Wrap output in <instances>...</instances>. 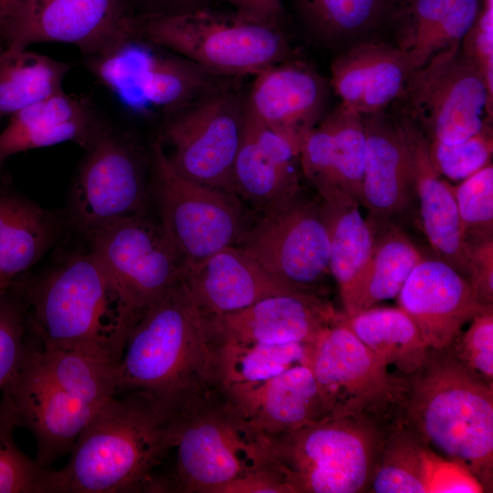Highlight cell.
<instances>
[{"label":"cell","instance_id":"obj_35","mask_svg":"<svg viewBox=\"0 0 493 493\" xmlns=\"http://www.w3.org/2000/svg\"><path fill=\"white\" fill-rule=\"evenodd\" d=\"M435 454L401 414L387 433L367 492L427 493Z\"/></svg>","mask_w":493,"mask_h":493},{"label":"cell","instance_id":"obj_37","mask_svg":"<svg viewBox=\"0 0 493 493\" xmlns=\"http://www.w3.org/2000/svg\"><path fill=\"white\" fill-rule=\"evenodd\" d=\"M404 0H295L309 27L330 41L352 40L392 25Z\"/></svg>","mask_w":493,"mask_h":493},{"label":"cell","instance_id":"obj_50","mask_svg":"<svg viewBox=\"0 0 493 493\" xmlns=\"http://www.w3.org/2000/svg\"><path fill=\"white\" fill-rule=\"evenodd\" d=\"M4 49V47H0V52Z\"/></svg>","mask_w":493,"mask_h":493},{"label":"cell","instance_id":"obj_46","mask_svg":"<svg viewBox=\"0 0 493 493\" xmlns=\"http://www.w3.org/2000/svg\"><path fill=\"white\" fill-rule=\"evenodd\" d=\"M219 493H296V490L276 464L243 475L224 486Z\"/></svg>","mask_w":493,"mask_h":493},{"label":"cell","instance_id":"obj_43","mask_svg":"<svg viewBox=\"0 0 493 493\" xmlns=\"http://www.w3.org/2000/svg\"><path fill=\"white\" fill-rule=\"evenodd\" d=\"M463 53L477 67L493 97V1L484 0L482 10L461 42Z\"/></svg>","mask_w":493,"mask_h":493},{"label":"cell","instance_id":"obj_16","mask_svg":"<svg viewBox=\"0 0 493 493\" xmlns=\"http://www.w3.org/2000/svg\"><path fill=\"white\" fill-rule=\"evenodd\" d=\"M136 36L124 0H23L2 37L4 49L65 43L90 58Z\"/></svg>","mask_w":493,"mask_h":493},{"label":"cell","instance_id":"obj_8","mask_svg":"<svg viewBox=\"0 0 493 493\" xmlns=\"http://www.w3.org/2000/svg\"><path fill=\"white\" fill-rule=\"evenodd\" d=\"M148 163L152 206L185 267L239 243L249 223L236 194L180 175L159 138Z\"/></svg>","mask_w":493,"mask_h":493},{"label":"cell","instance_id":"obj_15","mask_svg":"<svg viewBox=\"0 0 493 493\" xmlns=\"http://www.w3.org/2000/svg\"><path fill=\"white\" fill-rule=\"evenodd\" d=\"M135 36L87 58L93 77L130 109L172 113L215 87L213 73L178 56L166 55Z\"/></svg>","mask_w":493,"mask_h":493},{"label":"cell","instance_id":"obj_14","mask_svg":"<svg viewBox=\"0 0 493 493\" xmlns=\"http://www.w3.org/2000/svg\"><path fill=\"white\" fill-rule=\"evenodd\" d=\"M297 291L323 296L330 273V238L322 200L301 190L249 225L236 245Z\"/></svg>","mask_w":493,"mask_h":493},{"label":"cell","instance_id":"obj_9","mask_svg":"<svg viewBox=\"0 0 493 493\" xmlns=\"http://www.w3.org/2000/svg\"><path fill=\"white\" fill-rule=\"evenodd\" d=\"M309 365L331 415L362 416L387 425L400 417L405 378L355 336L343 311L311 343Z\"/></svg>","mask_w":493,"mask_h":493},{"label":"cell","instance_id":"obj_32","mask_svg":"<svg viewBox=\"0 0 493 493\" xmlns=\"http://www.w3.org/2000/svg\"><path fill=\"white\" fill-rule=\"evenodd\" d=\"M215 341V385L230 399L243 395L301 363L309 362L311 343Z\"/></svg>","mask_w":493,"mask_h":493},{"label":"cell","instance_id":"obj_13","mask_svg":"<svg viewBox=\"0 0 493 493\" xmlns=\"http://www.w3.org/2000/svg\"><path fill=\"white\" fill-rule=\"evenodd\" d=\"M89 249L136 322L184 279L185 265L159 219L129 216L87 236Z\"/></svg>","mask_w":493,"mask_h":493},{"label":"cell","instance_id":"obj_10","mask_svg":"<svg viewBox=\"0 0 493 493\" xmlns=\"http://www.w3.org/2000/svg\"><path fill=\"white\" fill-rule=\"evenodd\" d=\"M407 119L427 141L455 144L492 121L493 97L477 67L454 45L412 71L402 93Z\"/></svg>","mask_w":493,"mask_h":493},{"label":"cell","instance_id":"obj_21","mask_svg":"<svg viewBox=\"0 0 493 493\" xmlns=\"http://www.w3.org/2000/svg\"><path fill=\"white\" fill-rule=\"evenodd\" d=\"M341 312L323 296L286 294L209 320L214 339L219 341L312 343Z\"/></svg>","mask_w":493,"mask_h":493},{"label":"cell","instance_id":"obj_44","mask_svg":"<svg viewBox=\"0 0 493 493\" xmlns=\"http://www.w3.org/2000/svg\"><path fill=\"white\" fill-rule=\"evenodd\" d=\"M467 279L483 307L493 306V237L466 241Z\"/></svg>","mask_w":493,"mask_h":493},{"label":"cell","instance_id":"obj_29","mask_svg":"<svg viewBox=\"0 0 493 493\" xmlns=\"http://www.w3.org/2000/svg\"><path fill=\"white\" fill-rule=\"evenodd\" d=\"M230 400L267 435L288 433L331 415L309 362L295 365Z\"/></svg>","mask_w":493,"mask_h":493},{"label":"cell","instance_id":"obj_51","mask_svg":"<svg viewBox=\"0 0 493 493\" xmlns=\"http://www.w3.org/2000/svg\"><path fill=\"white\" fill-rule=\"evenodd\" d=\"M2 164H3V163H0V168H1Z\"/></svg>","mask_w":493,"mask_h":493},{"label":"cell","instance_id":"obj_30","mask_svg":"<svg viewBox=\"0 0 493 493\" xmlns=\"http://www.w3.org/2000/svg\"><path fill=\"white\" fill-rule=\"evenodd\" d=\"M484 0H404L393 24L397 47L413 71L439 52L461 44L475 25Z\"/></svg>","mask_w":493,"mask_h":493},{"label":"cell","instance_id":"obj_11","mask_svg":"<svg viewBox=\"0 0 493 493\" xmlns=\"http://www.w3.org/2000/svg\"><path fill=\"white\" fill-rule=\"evenodd\" d=\"M245 100L215 86L170 113L159 139L173 168L192 182L235 194L233 170L245 124Z\"/></svg>","mask_w":493,"mask_h":493},{"label":"cell","instance_id":"obj_12","mask_svg":"<svg viewBox=\"0 0 493 493\" xmlns=\"http://www.w3.org/2000/svg\"><path fill=\"white\" fill-rule=\"evenodd\" d=\"M69 198V219L86 237L118 220L150 214L149 163L108 124L84 149Z\"/></svg>","mask_w":493,"mask_h":493},{"label":"cell","instance_id":"obj_3","mask_svg":"<svg viewBox=\"0 0 493 493\" xmlns=\"http://www.w3.org/2000/svg\"><path fill=\"white\" fill-rule=\"evenodd\" d=\"M114 373L117 394L144 393L172 410L216 388L211 323L184 279L133 326Z\"/></svg>","mask_w":493,"mask_h":493},{"label":"cell","instance_id":"obj_36","mask_svg":"<svg viewBox=\"0 0 493 493\" xmlns=\"http://www.w3.org/2000/svg\"><path fill=\"white\" fill-rule=\"evenodd\" d=\"M72 65L26 49L0 52V118L62 90Z\"/></svg>","mask_w":493,"mask_h":493},{"label":"cell","instance_id":"obj_2","mask_svg":"<svg viewBox=\"0 0 493 493\" xmlns=\"http://www.w3.org/2000/svg\"><path fill=\"white\" fill-rule=\"evenodd\" d=\"M18 285L39 349L79 352L118 365L135 320L89 249L71 252Z\"/></svg>","mask_w":493,"mask_h":493},{"label":"cell","instance_id":"obj_24","mask_svg":"<svg viewBox=\"0 0 493 493\" xmlns=\"http://www.w3.org/2000/svg\"><path fill=\"white\" fill-rule=\"evenodd\" d=\"M184 280L208 319L243 309L272 296L305 294L266 270L238 246L225 247L185 267Z\"/></svg>","mask_w":493,"mask_h":493},{"label":"cell","instance_id":"obj_23","mask_svg":"<svg viewBox=\"0 0 493 493\" xmlns=\"http://www.w3.org/2000/svg\"><path fill=\"white\" fill-rule=\"evenodd\" d=\"M297 163L299 149L246 110L233 170L236 194L260 215L279 207L302 190Z\"/></svg>","mask_w":493,"mask_h":493},{"label":"cell","instance_id":"obj_19","mask_svg":"<svg viewBox=\"0 0 493 493\" xmlns=\"http://www.w3.org/2000/svg\"><path fill=\"white\" fill-rule=\"evenodd\" d=\"M396 298L429 349L449 347L462 328L488 308L478 302L467 279L438 257H425L417 264Z\"/></svg>","mask_w":493,"mask_h":493},{"label":"cell","instance_id":"obj_45","mask_svg":"<svg viewBox=\"0 0 493 493\" xmlns=\"http://www.w3.org/2000/svg\"><path fill=\"white\" fill-rule=\"evenodd\" d=\"M428 492H484L479 481L463 466L435 453L428 481Z\"/></svg>","mask_w":493,"mask_h":493},{"label":"cell","instance_id":"obj_28","mask_svg":"<svg viewBox=\"0 0 493 493\" xmlns=\"http://www.w3.org/2000/svg\"><path fill=\"white\" fill-rule=\"evenodd\" d=\"M62 228L55 213L0 181V292L30 275Z\"/></svg>","mask_w":493,"mask_h":493},{"label":"cell","instance_id":"obj_39","mask_svg":"<svg viewBox=\"0 0 493 493\" xmlns=\"http://www.w3.org/2000/svg\"><path fill=\"white\" fill-rule=\"evenodd\" d=\"M37 347L29 329L27 306L19 285L0 292V395Z\"/></svg>","mask_w":493,"mask_h":493},{"label":"cell","instance_id":"obj_27","mask_svg":"<svg viewBox=\"0 0 493 493\" xmlns=\"http://www.w3.org/2000/svg\"><path fill=\"white\" fill-rule=\"evenodd\" d=\"M401 121L410 144L422 230L436 257L467 278L466 243L452 185L435 171L423 131L406 117Z\"/></svg>","mask_w":493,"mask_h":493},{"label":"cell","instance_id":"obj_33","mask_svg":"<svg viewBox=\"0 0 493 493\" xmlns=\"http://www.w3.org/2000/svg\"><path fill=\"white\" fill-rule=\"evenodd\" d=\"M355 336L391 371L406 377L417 371L429 348L412 319L401 308L373 306L346 316Z\"/></svg>","mask_w":493,"mask_h":493},{"label":"cell","instance_id":"obj_49","mask_svg":"<svg viewBox=\"0 0 493 493\" xmlns=\"http://www.w3.org/2000/svg\"><path fill=\"white\" fill-rule=\"evenodd\" d=\"M163 6V12H175L202 5L204 0H153Z\"/></svg>","mask_w":493,"mask_h":493},{"label":"cell","instance_id":"obj_7","mask_svg":"<svg viewBox=\"0 0 493 493\" xmlns=\"http://www.w3.org/2000/svg\"><path fill=\"white\" fill-rule=\"evenodd\" d=\"M393 424L330 415L267 437L277 465L296 493H359L368 491Z\"/></svg>","mask_w":493,"mask_h":493},{"label":"cell","instance_id":"obj_42","mask_svg":"<svg viewBox=\"0 0 493 493\" xmlns=\"http://www.w3.org/2000/svg\"><path fill=\"white\" fill-rule=\"evenodd\" d=\"M449 346L463 365L493 383V306L477 314Z\"/></svg>","mask_w":493,"mask_h":493},{"label":"cell","instance_id":"obj_22","mask_svg":"<svg viewBox=\"0 0 493 493\" xmlns=\"http://www.w3.org/2000/svg\"><path fill=\"white\" fill-rule=\"evenodd\" d=\"M246 110L298 149L321 119L328 89L321 77L299 62H279L255 75Z\"/></svg>","mask_w":493,"mask_h":493},{"label":"cell","instance_id":"obj_5","mask_svg":"<svg viewBox=\"0 0 493 493\" xmlns=\"http://www.w3.org/2000/svg\"><path fill=\"white\" fill-rule=\"evenodd\" d=\"M173 413L175 457L159 492L219 493L243 475L277 464L267 435L218 388Z\"/></svg>","mask_w":493,"mask_h":493},{"label":"cell","instance_id":"obj_40","mask_svg":"<svg viewBox=\"0 0 493 493\" xmlns=\"http://www.w3.org/2000/svg\"><path fill=\"white\" fill-rule=\"evenodd\" d=\"M465 243L493 237V165L452 185Z\"/></svg>","mask_w":493,"mask_h":493},{"label":"cell","instance_id":"obj_6","mask_svg":"<svg viewBox=\"0 0 493 493\" xmlns=\"http://www.w3.org/2000/svg\"><path fill=\"white\" fill-rule=\"evenodd\" d=\"M135 33L214 75L255 76L288 52L278 25L202 5L135 17Z\"/></svg>","mask_w":493,"mask_h":493},{"label":"cell","instance_id":"obj_17","mask_svg":"<svg viewBox=\"0 0 493 493\" xmlns=\"http://www.w3.org/2000/svg\"><path fill=\"white\" fill-rule=\"evenodd\" d=\"M3 393L11 402L19 426L33 434L36 462L43 468L73 449L101 405L57 383L26 358Z\"/></svg>","mask_w":493,"mask_h":493},{"label":"cell","instance_id":"obj_1","mask_svg":"<svg viewBox=\"0 0 493 493\" xmlns=\"http://www.w3.org/2000/svg\"><path fill=\"white\" fill-rule=\"evenodd\" d=\"M174 413L155 397L128 392L94 414L68 462L46 471V493L155 492L157 469L171 452Z\"/></svg>","mask_w":493,"mask_h":493},{"label":"cell","instance_id":"obj_4","mask_svg":"<svg viewBox=\"0 0 493 493\" xmlns=\"http://www.w3.org/2000/svg\"><path fill=\"white\" fill-rule=\"evenodd\" d=\"M405 378L402 417L424 443L493 489V383L463 365L449 347L429 349Z\"/></svg>","mask_w":493,"mask_h":493},{"label":"cell","instance_id":"obj_48","mask_svg":"<svg viewBox=\"0 0 493 493\" xmlns=\"http://www.w3.org/2000/svg\"><path fill=\"white\" fill-rule=\"evenodd\" d=\"M23 0H0V40L5 27Z\"/></svg>","mask_w":493,"mask_h":493},{"label":"cell","instance_id":"obj_25","mask_svg":"<svg viewBox=\"0 0 493 493\" xmlns=\"http://www.w3.org/2000/svg\"><path fill=\"white\" fill-rule=\"evenodd\" d=\"M412 71L397 46L361 42L332 62L330 83L341 105L366 116L382 112L401 97Z\"/></svg>","mask_w":493,"mask_h":493},{"label":"cell","instance_id":"obj_20","mask_svg":"<svg viewBox=\"0 0 493 493\" xmlns=\"http://www.w3.org/2000/svg\"><path fill=\"white\" fill-rule=\"evenodd\" d=\"M364 148L363 116L341 104L302 137L300 172L322 200L344 194L362 205Z\"/></svg>","mask_w":493,"mask_h":493},{"label":"cell","instance_id":"obj_47","mask_svg":"<svg viewBox=\"0 0 493 493\" xmlns=\"http://www.w3.org/2000/svg\"><path fill=\"white\" fill-rule=\"evenodd\" d=\"M210 1V0H204ZM231 5L235 11L278 25L283 7L282 0H219Z\"/></svg>","mask_w":493,"mask_h":493},{"label":"cell","instance_id":"obj_31","mask_svg":"<svg viewBox=\"0 0 493 493\" xmlns=\"http://www.w3.org/2000/svg\"><path fill=\"white\" fill-rule=\"evenodd\" d=\"M371 222L374 241L369 260L340 293L346 316L396 298L412 270L425 257L402 226Z\"/></svg>","mask_w":493,"mask_h":493},{"label":"cell","instance_id":"obj_34","mask_svg":"<svg viewBox=\"0 0 493 493\" xmlns=\"http://www.w3.org/2000/svg\"><path fill=\"white\" fill-rule=\"evenodd\" d=\"M360 205L344 194L322 200L330 238V273L340 293L360 275L373 246L374 226L362 215Z\"/></svg>","mask_w":493,"mask_h":493},{"label":"cell","instance_id":"obj_18","mask_svg":"<svg viewBox=\"0 0 493 493\" xmlns=\"http://www.w3.org/2000/svg\"><path fill=\"white\" fill-rule=\"evenodd\" d=\"M365 148L362 205L376 224L402 226L416 203L411 151L402 121L382 112L363 116Z\"/></svg>","mask_w":493,"mask_h":493},{"label":"cell","instance_id":"obj_38","mask_svg":"<svg viewBox=\"0 0 493 493\" xmlns=\"http://www.w3.org/2000/svg\"><path fill=\"white\" fill-rule=\"evenodd\" d=\"M19 426L6 395H0V493H46L47 468L29 458L15 442Z\"/></svg>","mask_w":493,"mask_h":493},{"label":"cell","instance_id":"obj_41","mask_svg":"<svg viewBox=\"0 0 493 493\" xmlns=\"http://www.w3.org/2000/svg\"><path fill=\"white\" fill-rule=\"evenodd\" d=\"M427 142L435 171L441 177L450 181L461 182L492 163L493 134L490 124L458 143Z\"/></svg>","mask_w":493,"mask_h":493},{"label":"cell","instance_id":"obj_26","mask_svg":"<svg viewBox=\"0 0 493 493\" xmlns=\"http://www.w3.org/2000/svg\"><path fill=\"white\" fill-rule=\"evenodd\" d=\"M105 123L88 100L62 89L9 117L0 132V163L21 152L66 142L86 149Z\"/></svg>","mask_w":493,"mask_h":493}]
</instances>
